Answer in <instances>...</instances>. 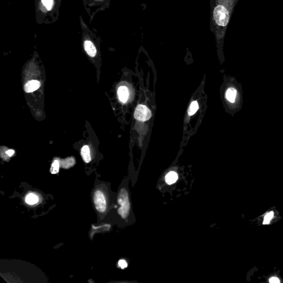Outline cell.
Listing matches in <instances>:
<instances>
[{
  "instance_id": "cell-1",
  "label": "cell",
  "mask_w": 283,
  "mask_h": 283,
  "mask_svg": "<svg viewBox=\"0 0 283 283\" xmlns=\"http://www.w3.org/2000/svg\"><path fill=\"white\" fill-rule=\"evenodd\" d=\"M118 203L120 206L118 212L122 218H126L130 211V203L127 191L125 189H122L118 196Z\"/></svg>"
},
{
  "instance_id": "cell-2",
  "label": "cell",
  "mask_w": 283,
  "mask_h": 283,
  "mask_svg": "<svg viewBox=\"0 0 283 283\" xmlns=\"http://www.w3.org/2000/svg\"><path fill=\"white\" fill-rule=\"evenodd\" d=\"M213 17L217 24L219 26H226L229 21L227 10L222 6H217L213 11Z\"/></svg>"
},
{
  "instance_id": "cell-3",
  "label": "cell",
  "mask_w": 283,
  "mask_h": 283,
  "mask_svg": "<svg viewBox=\"0 0 283 283\" xmlns=\"http://www.w3.org/2000/svg\"><path fill=\"white\" fill-rule=\"evenodd\" d=\"M94 202L96 210L100 212H104L106 210L107 204L104 193L99 190L95 192Z\"/></svg>"
},
{
  "instance_id": "cell-4",
  "label": "cell",
  "mask_w": 283,
  "mask_h": 283,
  "mask_svg": "<svg viewBox=\"0 0 283 283\" xmlns=\"http://www.w3.org/2000/svg\"><path fill=\"white\" fill-rule=\"evenodd\" d=\"M152 116L150 110L145 105H138L135 111L134 117L140 121H145L148 120Z\"/></svg>"
},
{
  "instance_id": "cell-5",
  "label": "cell",
  "mask_w": 283,
  "mask_h": 283,
  "mask_svg": "<svg viewBox=\"0 0 283 283\" xmlns=\"http://www.w3.org/2000/svg\"><path fill=\"white\" fill-rule=\"evenodd\" d=\"M40 86V82L37 80H31L24 85V91L26 92H32L37 90Z\"/></svg>"
},
{
  "instance_id": "cell-6",
  "label": "cell",
  "mask_w": 283,
  "mask_h": 283,
  "mask_svg": "<svg viewBox=\"0 0 283 283\" xmlns=\"http://www.w3.org/2000/svg\"><path fill=\"white\" fill-rule=\"evenodd\" d=\"M84 48L89 56L94 57L96 54V49L94 44L90 40H86L84 42Z\"/></svg>"
},
{
  "instance_id": "cell-7",
  "label": "cell",
  "mask_w": 283,
  "mask_h": 283,
  "mask_svg": "<svg viewBox=\"0 0 283 283\" xmlns=\"http://www.w3.org/2000/svg\"><path fill=\"white\" fill-rule=\"evenodd\" d=\"M118 95L120 100L123 102L125 103L127 101L129 92L128 89L124 86H122L119 88L118 90Z\"/></svg>"
},
{
  "instance_id": "cell-8",
  "label": "cell",
  "mask_w": 283,
  "mask_h": 283,
  "mask_svg": "<svg viewBox=\"0 0 283 283\" xmlns=\"http://www.w3.org/2000/svg\"><path fill=\"white\" fill-rule=\"evenodd\" d=\"M81 154L83 161L88 163L91 161V156H90V152L89 146L85 145L83 147L81 150Z\"/></svg>"
},
{
  "instance_id": "cell-9",
  "label": "cell",
  "mask_w": 283,
  "mask_h": 283,
  "mask_svg": "<svg viewBox=\"0 0 283 283\" xmlns=\"http://www.w3.org/2000/svg\"><path fill=\"white\" fill-rule=\"evenodd\" d=\"M178 179V174L174 172H169L165 177L166 183L169 185H171L175 183Z\"/></svg>"
},
{
  "instance_id": "cell-10",
  "label": "cell",
  "mask_w": 283,
  "mask_h": 283,
  "mask_svg": "<svg viewBox=\"0 0 283 283\" xmlns=\"http://www.w3.org/2000/svg\"><path fill=\"white\" fill-rule=\"evenodd\" d=\"M39 201L38 197L33 193H30L26 196V201L28 205H34Z\"/></svg>"
},
{
  "instance_id": "cell-11",
  "label": "cell",
  "mask_w": 283,
  "mask_h": 283,
  "mask_svg": "<svg viewBox=\"0 0 283 283\" xmlns=\"http://www.w3.org/2000/svg\"><path fill=\"white\" fill-rule=\"evenodd\" d=\"M236 94H237L236 90L235 89L231 88L228 89L227 91L226 92V96L227 99L229 102H234V101H235Z\"/></svg>"
},
{
  "instance_id": "cell-12",
  "label": "cell",
  "mask_w": 283,
  "mask_h": 283,
  "mask_svg": "<svg viewBox=\"0 0 283 283\" xmlns=\"http://www.w3.org/2000/svg\"><path fill=\"white\" fill-rule=\"evenodd\" d=\"M199 108V105H198V103L197 102V101H193L191 105L190 106V107H189V111H188V113H189V115L190 116H191V115H194L195 113H196V112L197 111Z\"/></svg>"
},
{
  "instance_id": "cell-13",
  "label": "cell",
  "mask_w": 283,
  "mask_h": 283,
  "mask_svg": "<svg viewBox=\"0 0 283 283\" xmlns=\"http://www.w3.org/2000/svg\"><path fill=\"white\" fill-rule=\"evenodd\" d=\"M59 162L58 161H55L53 163L50 169L51 174H56L59 172Z\"/></svg>"
},
{
  "instance_id": "cell-14",
  "label": "cell",
  "mask_w": 283,
  "mask_h": 283,
  "mask_svg": "<svg viewBox=\"0 0 283 283\" xmlns=\"http://www.w3.org/2000/svg\"><path fill=\"white\" fill-rule=\"evenodd\" d=\"M42 2L48 10H50L53 5V0H42Z\"/></svg>"
},
{
  "instance_id": "cell-15",
  "label": "cell",
  "mask_w": 283,
  "mask_h": 283,
  "mask_svg": "<svg viewBox=\"0 0 283 283\" xmlns=\"http://www.w3.org/2000/svg\"><path fill=\"white\" fill-rule=\"evenodd\" d=\"M274 216V212H271L269 213H268L267 215H266L265 217H264V222H263V225H268L270 223V220H272V218Z\"/></svg>"
},
{
  "instance_id": "cell-16",
  "label": "cell",
  "mask_w": 283,
  "mask_h": 283,
  "mask_svg": "<svg viewBox=\"0 0 283 283\" xmlns=\"http://www.w3.org/2000/svg\"><path fill=\"white\" fill-rule=\"evenodd\" d=\"M118 266L121 268L124 269L127 266V263L124 260H120L118 261Z\"/></svg>"
},
{
  "instance_id": "cell-17",
  "label": "cell",
  "mask_w": 283,
  "mask_h": 283,
  "mask_svg": "<svg viewBox=\"0 0 283 283\" xmlns=\"http://www.w3.org/2000/svg\"><path fill=\"white\" fill-rule=\"evenodd\" d=\"M269 282L270 283H280V280L277 277H273L270 279Z\"/></svg>"
},
{
  "instance_id": "cell-18",
  "label": "cell",
  "mask_w": 283,
  "mask_h": 283,
  "mask_svg": "<svg viewBox=\"0 0 283 283\" xmlns=\"http://www.w3.org/2000/svg\"><path fill=\"white\" fill-rule=\"evenodd\" d=\"M6 154L9 156H13L15 153V151L12 149H10V150H7L6 152Z\"/></svg>"
}]
</instances>
